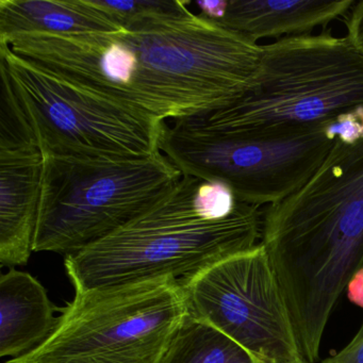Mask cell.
<instances>
[{"label":"cell","mask_w":363,"mask_h":363,"mask_svg":"<svg viewBox=\"0 0 363 363\" xmlns=\"http://www.w3.org/2000/svg\"><path fill=\"white\" fill-rule=\"evenodd\" d=\"M189 315L175 278L75 291L48 339L4 363H163Z\"/></svg>","instance_id":"obj_6"},{"label":"cell","mask_w":363,"mask_h":363,"mask_svg":"<svg viewBox=\"0 0 363 363\" xmlns=\"http://www.w3.org/2000/svg\"><path fill=\"white\" fill-rule=\"evenodd\" d=\"M199 16L213 23H218L224 16L227 0H199L194 3Z\"/></svg>","instance_id":"obj_20"},{"label":"cell","mask_w":363,"mask_h":363,"mask_svg":"<svg viewBox=\"0 0 363 363\" xmlns=\"http://www.w3.org/2000/svg\"><path fill=\"white\" fill-rule=\"evenodd\" d=\"M322 363H363V323L352 341Z\"/></svg>","instance_id":"obj_19"},{"label":"cell","mask_w":363,"mask_h":363,"mask_svg":"<svg viewBox=\"0 0 363 363\" xmlns=\"http://www.w3.org/2000/svg\"><path fill=\"white\" fill-rule=\"evenodd\" d=\"M191 4L144 14L118 33H30L0 44L157 120L203 118L252 90L261 45L194 13Z\"/></svg>","instance_id":"obj_1"},{"label":"cell","mask_w":363,"mask_h":363,"mask_svg":"<svg viewBox=\"0 0 363 363\" xmlns=\"http://www.w3.org/2000/svg\"><path fill=\"white\" fill-rule=\"evenodd\" d=\"M182 176L161 152L143 158L44 157L33 252H80L150 209Z\"/></svg>","instance_id":"obj_5"},{"label":"cell","mask_w":363,"mask_h":363,"mask_svg":"<svg viewBox=\"0 0 363 363\" xmlns=\"http://www.w3.org/2000/svg\"><path fill=\"white\" fill-rule=\"evenodd\" d=\"M303 363H309V362H307V361H303Z\"/></svg>","instance_id":"obj_22"},{"label":"cell","mask_w":363,"mask_h":363,"mask_svg":"<svg viewBox=\"0 0 363 363\" xmlns=\"http://www.w3.org/2000/svg\"><path fill=\"white\" fill-rule=\"evenodd\" d=\"M328 122L233 135L186 118L167 127L160 150L184 176L223 182L241 203L272 206L297 192L326 160L335 144Z\"/></svg>","instance_id":"obj_7"},{"label":"cell","mask_w":363,"mask_h":363,"mask_svg":"<svg viewBox=\"0 0 363 363\" xmlns=\"http://www.w3.org/2000/svg\"><path fill=\"white\" fill-rule=\"evenodd\" d=\"M327 133L340 143H358L363 140V107H357L329 120Z\"/></svg>","instance_id":"obj_17"},{"label":"cell","mask_w":363,"mask_h":363,"mask_svg":"<svg viewBox=\"0 0 363 363\" xmlns=\"http://www.w3.org/2000/svg\"><path fill=\"white\" fill-rule=\"evenodd\" d=\"M163 363H256L228 335L189 315L174 337Z\"/></svg>","instance_id":"obj_14"},{"label":"cell","mask_w":363,"mask_h":363,"mask_svg":"<svg viewBox=\"0 0 363 363\" xmlns=\"http://www.w3.org/2000/svg\"><path fill=\"white\" fill-rule=\"evenodd\" d=\"M201 179L182 176L175 186L122 228L75 254L65 267L75 291L171 277L182 280L223 259L258 245L263 213L239 201L223 220L195 209Z\"/></svg>","instance_id":"obj_3"},{"label":"cell","mask_w":363,"mask_h":363,"mask_svg":"<svg viewBox=\"0 0 363 363\" xmlns=\"http://www.w3.org/2000/svg\"><path fill=\"white\" fill-rule=\"evenodd\" d=\"M348 298L352 303L363 308V267H360L350 278L347 284Z\"/></svg>","instance_id":"obj_21"},{"label":"cell","mask_w":363,"mask_h":363,"mask_svg":"<svg viewBox=\"0 0 363 363\" xmlns=\"http://www.w3.org/2000/svg\"><path fill=\"white\" fill-rule=\"evenodd\" d=\"M44 157L12 88L0 73V263L14 267L33 252Z\"/></svg>","instance_id":"obj_10"},{"label":"cell","mask_w":363,"mask_h":363,"mask_svg":"<svg viewBox=\"0 0 363 363\" xmlns=\"http://www.w3.org/2000/svg\"><path fill=\"white\" fill-rule=\"evenodd\" d=\"M356 0H227L216 24L258 43L306 35L344 18Z\"/></svg>","instance_id":"obj_11"},{"label":"cell","mask_w":363,"mask_h":363,"mask_svg":"<svg viewBox=\"0 0 363 363\" xmlns=\"http://www.w3.org/2000/svg\"><path fill=\"white\" fill-rule=\"evenodd\" d=\"M58 311L37 278L10 267L0 277V356L20 358L41 345L56 328Z\"/></svg>","instance_id":"obj_12"},{"label":"cell","mask_w":363,"mask_h":363,"mask_svg":"<svg viewBox=\"0 0 363 363\" xmlns=\"http://www.w3.org/2000/svg\"><path fill=\"white\" fill-rule=\"evenodd\" d=\"M261 239L301 354L315 362L331 313L363 265V140L335 141L307 184L265 210Z\"/></svg>","instance_id":"obj_2"},{"label":"cell","mask_w":363,"mask_h":363,"mask_svg":"<svg viewBox=\"0 0 363 363\" xmlns=\"http://www.w3.org/2000/svg\"><path fill=\"white\" fill-rule=\"evenodd\" d=\"M179 281L190 315L228 335L256 363L305 361L262 243Z\"/></svg>","instance_id":"obj_9"},{"label":"cell","mask_w":363,"mask_h":363,"mask_svg":"<svg viewBox=\"0 0 363 363\" xmlns=\"http://www.w3.org/2000/svg\"><path fill=\"white\" fill-rule=\"evenodd\" d=\"M357 107H363V55L346 35L324 28L261 45L252 90L196 118L220 133L262 135L326 122Z\"/></svg>","instance_id":"obj_4"},{"label":"cell","mask_w":363,"mask_h":363,"mask_svg":"<svg viewBox=\"0 0 363 363\" xmlns=\"http://www.w3.org/2000/svg\"><path fill=\"white\" fill-rule=\"evenodd\" d=\"M193 203L203 218L223 220L233 213L239 201L227 184L201 180L195 189Z\"/></svg>","instance_id":"obj_15"},{"label":"cell","mask_w":363,"mask_h":363,"mask_svg":"<svg viewBox=\"0 0 363 363\" xmlns=\"http://www.w3.org/2000/svg\"><path fill=\"white\" fill-rule=\"evenodd\" d=\"M347 35L354 48L363 55V0L356 1L350 11L344 16Z\"/></svg>","instance_id":"obj_18"},{"label":"cell","mask_w":363,"mask_h":363,"mask_svg":"<svg viewBox=\"0 0 363 363\" xmlns=\"http://www.w3.org/2000/svg\"><path fill=\"white\" fill-rule=\"evenodd\" d=\"M0 67L44 157L143 158L161 152L167 122L28 62L5 44Z\"/></svg>","instance_id":"obj_8"},{"label":"cell","mask_w":363,"mask_h":363,"mask_svg":"<svg viewBox=\"0 0 363 363\" xmlns=\"http://www.w3.org/2000/svg\"><path fill=\"white\" fill-rule=\"evenodd\" d=\"M363 267V265H362V267Z\"/></svg>","instance_id":"obj_23"},{"label":"cell","mask_w":363,"mask_h":363,"mask_svg":"<svg viewBox=\"0 0 363 363\" xmlns=\"http://www.w3.org/2000/svg\"><path fill=\"white\" fill-rule=\"evenodd\" d=\"M124 29L95 0H0V41L30 33L73 37Z\"/></svg>","instance_id":"obj_13"},{"label":"cell","mask_w":363,"mask_h":363,"mask_svg":"<svg viewBox=\"0 0 363 363\" xmlns=\"http://www.w3.org/2000/svg\"><path fill=\"white\" fill-rule=\"evenodd\" d=\"M99 7L111 14L123 27L150 12L165 11L180 5L182 0H95Z\"/></svg>","instance_id":"obj_16"}]
</instances>
